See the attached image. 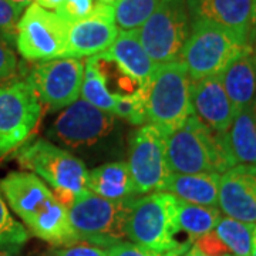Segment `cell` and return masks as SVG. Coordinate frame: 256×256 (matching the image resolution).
<instances>
[{"label": "cell", "mask_w": 256, "mask_h": 256, "mask_svg": "<svg viewBox=\"0 0 256 256\" xmlns=\"http://www.w3.org/2000/svg\"><path fill=\"white\" fill-rule=\"evenodd\" d=\"M160 0H117L116 23L122 30L140 28L156 10Z\"/></svg>", "instance_id": "cell-26"}, {"label": "cell", "mask_w": 256, "mask_h": 256, "mask_svg": "<svg viewBox=\"0 0 256 256\" xmlns=\"http://www.w3.org/2000/svg\"><path fill=\"white\" fill-rule=\"evenodd\" d=\"M252 16H254V23H256V0H252Z\"/></svg>", "instance_id": "cell-40"}, {"label": "cell", "mask_w": 256, "mask_h": 256, "mask_svg": "<svg viewBox=\"0 0 256 256\" xmlns=\"http://www.w3.org/2000/svg\"><path fill=\"white\" fill-rule=\"evenodd\" d=\"M0 256H20L18 246H0Z\"/></svg>", "instance_id": "cell-36"}, {"label": "cell", "mask_w": 256, "mask_h": 256, "mask_svg": "<svg viewBox=\"0 0 256 256\" xmlns=\"http://www.w3.org/2000/svg\"><path fill=\"white\" fill-rule=\"evenodd\" d=\"M235 114L256 98V67L252 47H246L220 74Z\"/></svg>", "instance_id": "cell-19"}, {"label": "cell", "mask_w": 256, "mask_h": 256, "mask_svg": "<svg viewBox=\"0 0 256 256\" xmlns=\"http://www.w3.org/2000/svg\"><path fill=\"white\" fill-rule=\"evenodd\" d=\"M134 200L111 201L90 191L80 194L68 208V218L78 240L100 248L122 242L127 238V220Z\"/></svg>", "instance_id": "cell-6"}, {"label": "cell", "mask_w": 256, "mask_h": 256, "mask_svg": "<svg viewBox=\"0 0 256 256\" xmlns=\"http://www.w3.org/2000/svg\"><path fill=\"white\" fill-rule=\"evenodd\" d=\"M10 2H13L18 8H20L22 10H24L28 6H30L34 0H10Z\"/></svg>", "instance_id": "cell-37"}, {"label": "cell", "mask_w": 256, "mask_h": 256, "mask_svg": "<svg viewBox=\"0 0 256 256\" xmlns=\"http://www.w3.org/2000/svg\"><path fill=\"white\" fill-rule=\"evenodd\" d=\"M114 127L112 114L94 107L88 101L77 100L58 114L47 131V138L70 150H82L97 146L110 136Z\"/></svg>", "instance_id": "cell-13"}, {"label": "cell", "mask_w": 256, "mask_h": 256, "mask_svg": "<svg viewBox=\"0 0 256 256\" xmlns=\"http://www.w3.org/2000/svg\"><path fill=\"white\" fill-rule=\"evenodd\" d=\"M191 102L194 116L206 127L220 134L228 132L235 111L220 76L192 82Z\"/></svg>", "instance_id": "cell-16"}, {"label": "cell", "mask_w": 256, "mask_h": 256, "mask_svg": "<svg viewBox=\"0 0 256 256\" xmlns=\"http://www.w3.org/2000/svg\"><path fill=\"white\" fill-rule=\"evenodd\" d=\"M82 96V100L88 101L94 107H97L102 111H107L110 114H112L116 102L118 100V97L112 96L108 92L106 82L98 72L92 57H88L84 63Z\"/></svg>", "instance_id": "cell-25"}, {"label": "cell", "mask_w": 256, "mask_h": 256, "mask_svg": "<svg viewBox=\"0 0 256 256\" xmlns=\"http://www.w3.org/2000/svg\"><path fill=\"white\" fill-rule=\"evenodd\" d=\"M34 3L47 10H56L63 3V0H34Z\"/></svg>", "instance_id": "cell-35"}, {"label": "cell", "mask_w": 256, "mask_h": 256, "mask_svg": "<svg viewBox=\"0 0 256 256\" xmlns=\"http://www.w3.org/2000/svg\"><path fill=\"white\" fill-rule=\"evenodd\" d=\"M256 224H246L232 220L229 216H220L215 234L228 248L230 255L250 256L252 255V238Z\"/></svg>", "instance_id": "cell-24"}, {"label": "cell", "mask_w": 256, "mask_h": 256, "mask_svg": "<svg viewBox=\"0 0 256 256\" xmlns=\"http://www.w3.org/2000/svg\"><path fill=\"white\" fill-rule=\"evenodd\" d=\"M118 33L114 6L97 2L87 18L70 24L66 57L84 58L101 54L110 48Z\"/></svg>", "instance_id": "cell-14"}, {"label": "cell", "mask_w": 256, "mask_h": 256, "mask_svg": "<svg viewBox=\"0 0 256 256\" xmlns=\"http://www.w3.org/2000/svg\"><path fill=\"white\" fill-rule=\"evenodd\" d=\"M10 208L28 230L53 246H67L78 238L68 218V210L37 175L18 171L0 182Z\"/></svg>", "instance_id": "cell-1"}, {"label": "cell", "mask_w": 256, "mask_h": 256, "mask_svg": "<svg viewBox=\"0 0 256 256\" xmlns=\"http://www.w3.org/2000/svg\"><path fill=\"white\" fill-rule=\"evenodd\" d=\"M52 256H107V250L104 248L96 246L88 242H74L72 245L62 246L54 250Z\"/></svg>", "instance_id": "cell-32"}, {"label": "cell", "mask_w": 256, "mask_h": 256, "mask_svg": "<svg viewBox=\"0 0 256 256\" xmlns=\"http://www.w3.org/2000/svg\"><path fill=\"white\" fill-rule=\"evenodd\" d=\"M84 63L82 58L42 62L30 68L26 82L48 110H64L82 96Z\"/></svg>", "instance_id": "cell-12"}, {"label": "cell", "mask_w": 256, "mask_h": 256, "mask_svg": "<svg viewBox=\"0 0 256 256\" xmlns=\"http://www.w3.org/2000/svg\"><path fill=\"white\" fill-rule=\"evenodd\" d=\"M254 60H255V67H256V38H255V52H254Z\"/></svg>", "instance_id": "cell-42"}, {"label": "cell", "mask_w": 256, "mask_h": 256, "mask_svg": "<svg viewBox=\"0 0 256 256\" xmlns=\"http://www.w3.org/2000/svg\"><path fill=\"white\" fill-rule=\"evenodd\" d=\"M16 156L23 170L52 186L56 198L67 210L80 194L87 191L88 171L84 162L48 140L38 138L22 146Z\"/></svg>", "instance_id": "cell-4"}, {"label": "cell", "mask_w": 256, "mask_h": 256, "mask_svg": "<svg viewBox=\"0 0 256 256\" xmlns=\"http://www.w3.org/2000/svg\"><path fill=\"white\" fill-rule=\"evenodd\" d=\"M220 174H175L171 172L165 184L164 192L174 195L176 200L195 205L216 206L220 195Z\"/></svg>", "instance_id": "cell-20"}, {"label": "cell", "mask_w": 256, "mask_h": 256, "mask_svg": "<svg viewBox=\"0 0 256 256\" xmlns=\"http://www.w3.org/2000/svg\"><path fill=\"white\" fill-rule=\"evenodd\" d=\"M104 54L114 60L120 68L141 87L150 84L151 77L158 67L142 46L138 36V28L120 30L117 38L110 48L104 52Z\"/></svg>", "instance_id": "cell-18"}, {"label": "cell", "mask_w": 256, "mask_h": 256, "mask_svg": "<svg viewBox=\"0 0 256 256\" xmlns=\"http://www.w3.org/2000/svg\"><path fill=\"white\" fill-rule=\"evenodd\" d=\"M23 10L10 0H0V40L9 46H16L18 23Z\"/></svg>", "instance_id": "cell-29"}, {"label": "cell", "mask_w": 256, "mask_h": 256, "mask_svg": "<svg viewBox=\"0 0 256 256\" xmlns=\"http://www.w3.org/2000/svg\"><path fill=\"white\" fill-rule=\"evenodd\" d=\"M250 44L236 34L204 20H191V30L180 56L192 82L220 76Z\"/></svg>", "instance_id": "cell-7"}, {"label": "cell", "mask_w": 256, "mask_h": 256, "mask_svg": "<svg viewBox=\"0 0 256 256\" xmlns=\"http://www.w3.org/2000/svg\"><path fill=\"white\" fill-rule=\"evenodd\" d=\"M191 30L186 0H160L138 36L156 66L180 60Z\"/></svg>", "instance_id": "cell-8"}, {"label": "cell", "mask_w": 256, "mask_h": 256, "mask_svg": "<svg viewBox=\"0 0 256 256\" xmlns=\"http://www.w3.org/2000/svg\"><path fill=\"white\" fill-rule=\"evenodd\" d=\"M192 248H195L198 252H201L202 255L206 256H226L230 255L229 249L225 246V244L218 238V235L215 234V230H212L210 234L204 235L201 238H198Z\"/></svg>", "instance_id": "cell-31"}, {"label": "cell", "mask_w": 256, "mask_h": 256, "mask_svg": "<svg viewBox=\"0 0 256 256\" xmlns=\"http://www.w3.org/2000/svg\"><path fill=\"white\" fill-rule=\"evenodd\" d=\"M165 142L168 165L175 174H224L236 165L225 134L212 131L195 116L185 120Z\"/></svg>", "instance_id": "cell-2"}, {"label": "cell", "mask_w": 256, "mask_h": 256, "mask_svg": "<svg viewBox=\"0 0 256 256\" xmlns=\"http://www.w3.org/2000/svg\"><path fill=\"white\" fill-rule=\"evenodd\" d=\"M192 80L181 60L160 64L148 84L146 122L165 138L194 116L191 102Z\"/></svg>", "instance_id": "cell-5"}, {"label": "cell", "mask_w": 256, "mask_h": 256, "mask_svg": "<svg viewBox=\"0 0 256 256\" xmlns=\"http://www.w3.org/2000/svg\"><path fill=\"white\" fill-rule=\"evenodd\" d=\"M225 137L236 165H256V98L235 114Z\"/></svg>", "instance_id": "cell-22"}, {"label": "cell", "mask_w": 256, "mask_h": 256, "mask_svg": "<svg viewBox=\"0 0 256 256\" xmlns=\"http://www.w3.org/2000/svg\"><path fill=\"white\" fill-rule=\"evenodd\" d=\"M28 239V230L10 215L0 192V246H20Z\"/></svg>", "instance_id": "cell-28"}, {"label": "cell", "mask_w": 256, "mask_h": 256, "mask_svg": "<svg viewBox=\"0 0 256 256\" xmlns=\"http://www.w3.org/2000/svg\"><path fill=\"white\" fill-rule=\"evenodd\" d=\"M70 24L56 12L32 3L18 23L16 47L28 62H50L66 57Z\"/></svg>", "instance_id": "cell-9"}, {"label": "cell", "mask_w": 256, "mask_h": 256, "mask_svg": "<svg viewBox=\"0 0 256 256\" xmlns=\"http://www.w3.org/2000/svg\"><path fill=\"white\" fill-rule=\"evenodd\" d=\"M146 96L148 86L140 88L131 96L118 97L112 110V116H118L136 126H144L146 122Z\"/></svg>", "instance_id": "cell-27"}, {"label": "cell", "mask_w": 256, "mask_h": 256, "mask_svg": "<svg viewBox=\"0 0 256 256\" xmlns=\"http://www.w3.org/2000/svg\"><path fill=\"white\" fill-rule=\"evenodd\" d=\"M92 6L94 0H63L56 9V13L68 24H73L87 18L92 13Z\"/></svg>", "instance_id": "cell-30"}, {"label": "cell", "mask_w": 256, "mask_h": 256, "mask_svg": "<svg viewBox=\"0 0 256 256\" xmlns=\"http://www.w3.org/2000/svg\"><path fill=\"white\" fill-rule=\"evenodd\" d=\"M97 2H101V3H107V4H112V6H114L117 0H97Z\"/></svg>", "instance_id": "cell-41"}, {"label": "cell", "mask_w": 256, "mask_h": 256, "mask_svg": "<svg viewBox=\"0 0 256 256\" xmlns=\"http://www.w3.org/2000/svg\"><path fill=\"white\" fill-rule=\"evenodd\" d=\"M218 205L232 220L256 224V165L238 164L220 174Z\"/></svg>", "instance_id": "cell-15"}, {"label": "cell", "mask_w": 256, "mask_h": 256, "mask_svg": "<svg viewBox=\"0 0 256 256\" xmlns=\"http://www.w3.org/2000/svg\"><path fill=\"white\" fill-rule=\"evenodd\" d=\"M18 70V58L12 47L0 40V82L9 80Z\"/></svg>", "instance_id": "cell-34"}, {"label": "cell", "mask_w": 256, "mask_h": 256, "mask_svg": "<svg viewBox=\"0 0 256 256\" xmlns=\"http://www.w3.org/2000/svg\"><path fill=\"white\" fill-rule=\"evenodd\" d=\"M250 256H256V225H255V229H254V238H252V255Z\"/></svg>", "instance_id": "cell-39"}, {"label": "cell", "mask_w": 256, "mask_h": 256, "mask_svg": "<svg viewBox=\"0 0 256 256\" xmlns=\"http://www.w3.org/2000/svg\"><path fill=\"white\" fill-rule=\"evenodd\" d=\"M107 256H166L134 242H120L107 248Z\"/></svg>", "instance_id": "cell-33"}, {"label": "cell", "mask_w": 256, "mask_h": 256, "mask_svg": "<svg viewBox=\"0 0 256 256\" xmlns=\"http://www.w3.org/2000/svg\"><path fill=\"white\" fill-rule=\"evenodd\" d=\"M42 116V102L26 82L0 86V160L26 142Z\"/></svg>", "instance_id": "cell-11"}, {"label": "cell", "mask_w": 256, "mask_h": 256, "mask_svg": "<svg viewBox=\"0 0 256 256\" xmlns=\"http://www.w3.org/2000/svg\"><path fill=\"white\" fill-rule=\"evenodd\" d=\"M176 198L168 192H152L134 200L127 220V238L166 256H182L192 245L181 242Z\"/></svg>", "instance_id": "cell-3"}, {"label": "cell", "mask_w": 256, "mask_h": 256, "mask_svg": "<svg viewBox=\"0 0 256 256\" xmlns=\"http://www.w3.org/2000/svg\"><path fill=\"white\" fill-rule=\"evenodd\" d=\"M191 20L226 28L249 44L254 28L252 0H186Z\"/></svg>", "instance_id": "cell-17"}, {"label": "cell", "mask_w": 256, "mask_h": 256, "mask_svg": "<svg viewBox=\"0 0 256 256\" xmlns=\"http://www.w3.org/2000/svg\"><path fill=\"white\" fill-rule=\"evenodd\" d=\"M176 206L180 232H184L192 244L198 238L212 232L220 220V210L216 206L195 205L180 200H176Z\"/></svg>", "instance_id": "cell-23"}, {"label": "cell", "mask_w": 256, "mask_h": 256, "mask_svg": "<svg viewBox=\"0 0 256 256\" xmlns=\"http://www.w3.org/2000/svg\"><path fill=\"white\" fill-rule=\"evenodd\" d=\"M182 256H206V255H202L201 252H198L195 248H191L186 254H184ZM226 256H234V255H226Z\"/></svg>", "instance_id": "cell-38"}, {"label": "cell", "mask_w": 256, "mask_h": 256, "mask_svg": "<svg viewBox=\"0 0 256 256\" xmlns=\"http://www.w3.org/2000/svg\"><path fill=\"white\" fill-rule=\"evenodd\" d=\"M166 138L151 124L132 131L128 146V170L136 195L164 192L171 170L166 160Z\"/></svg>", "instance_id": "cell-10"}, {"label": "cell", "mask_w": 256, "mask_h": 256, "mask_svg": "<svg viewBox=\"0 0 256 256\" xmlns=\"http://www.w3.org/2000/svg\"><path fill=\"white\" fill-rule=\"evenodd\" d=\"M87 191L111 201L134 200V182L127 162H107L92 170L87 178Z\"/></svg>", "instance_id": "cell-21"}]
</instances>
